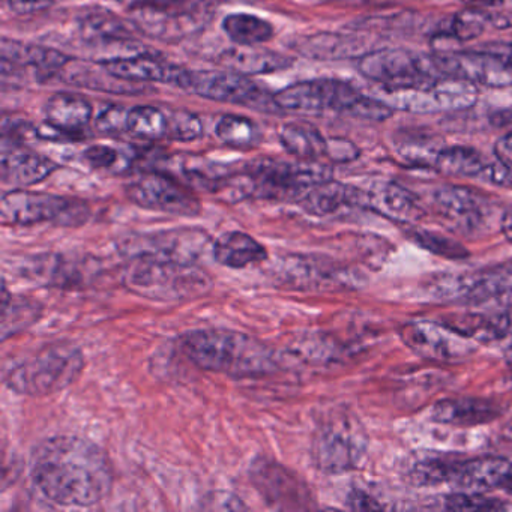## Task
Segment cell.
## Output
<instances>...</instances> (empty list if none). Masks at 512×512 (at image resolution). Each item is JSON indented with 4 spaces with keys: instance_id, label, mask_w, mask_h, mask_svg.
<instances>
[{
    "instance_id": "cell-13",
    "label": "cell",
    "mask_w": 512,
    "mask_h": 512,
    "mask_svg": "<svg viewBox=\"0 0 512 512\" xmlns=\"http://www.w3.org/2000/svg\"><path fill=\"white\" fill-rule=\"evenodd\" d=\"M400 335L413 352L440 362L461 361L475 352L478 343L449 323L431 320L406 323Z\"/></svg>"
},
{
    "instance_id": "cell-4",
    "label": "cell",
    "mask_w": 512,
    "mask_h": 512,
    "mask_svg": "<svg viewBox=\"0 0 512 512\" xmlns=\"http://www.w3.org/2000/svg\"><path fill=\"white\" fill-rule=\"evenodd\" d=\"M85 368V356L76 344L55 341L5 365V385L29 397L58 394L73 385Z\"/></svg>"
},
{
    "instance_id": "cell-49",
    "label": "cell",
    "mask_w": 512,
    "mask_h": 512,
    "mask_svg": "<svg viewBox=\"0 0 512 512\" xmlns=\"http://www.w3.org/2000/svg\"><path fill=\"white\" fill-rule=\"evenodd\" d=\"M5 7L17 16H34L55 5V0H4Z\"/></svg>"
},
{
    "instance_id": "cell-35",
    "label": "cell",
    "mask_w": 512,
    "mask_h": 512,
    "mask_svg": "<svg viewBox=\"0 0 512 512\" xmlns=\"http://www.w3.org/2000/svg\"><path fill=\"white\" fill-rule=\"evenodd\" d=\"M83 40L91 44L133 43L134 37L128 26L112 13L86 14L80 20Z\"/></svg>"
},
{
    "instance_id": "cell-25",
    "label": "cell",
    "mask_w": 512,
    "mask_h": 512,
    "mask_svg": "<svg viewBox=\"0 0 512 512\" xmlns=\"http://www.w3.org/2000/svg\"><path fill=\"white\" fill-rule=\"evenodd\" d=\"M299 205L314 217H331L352 206H367V193L331 179L308 191Z\"/></svg>"
},
{
    "instance_id": "cell-33",
    "label": "cell",
    "mask_w": 512,
    "mask_h": 512,
    "mask_svg": "<svg viewBox=\"0 0 512 512\" xmlns=\"http://www.w3.org/2000/svg\"><path fill=\"white\" fill-rule=\"evenodd\" d=\"M296 49L305 58L316 61H340L353 58L362 49V44L356 38L346 35L319 34L302 38Z\"/></svg>"
},
{
    "instance_id": "cell-39",
    "label": "cell",
    "mask_w": 512,
    "mask_h": 512,
    "mask_svg": "<svg viewBox=\"0 0 512 512\" xmlns=\"http://www.w3.org/2000/svg\"><path fill=\"white\" fill-rule=\"evenodd\" d=\"M65 70L70 71L67 82L76 83L82 88L97 89V91L110 92V94H136L140 89L134 88L136 83L118 79L112 76L103 65L100 68L74 67L71 68V62Z\"/></svg>"
},
{
    "instance_id": "cell-52",
    "label": "cell",
    "mask_w": 512,
    "mask_h": 512,
    "mask_svg": "<svg viewBox=\"0 0 512 512\" xmlns=\"http://www.w3.org/2000/svg\"><path fill=\"white\" fill-rule=\"evenodd\" d=\"M494 155L503 166H512V131L497 140L494 145Z\"/></svg>"
},
{
    "instance_id": "cell-6",
    "label": "cell",
    "mask_w": 512,
    "mask_h": 512,
    "mask_svg": "<svg viewBox=\"0 0 512 512\" xmlns=\"http://www.w3.org/2000/svg\"><path fill=\"white\" fill-rule=\"evenodd\" d=\"M89 214V206L82 200L25 188L7 191L0 199V220L4 226L55 223L73 227L85 224Z\"/></svg>"
},
{
    "instance_id": "cell-59",
    "label": "cell",
    "mask_w": 512,
    "mask_h": 512,
    "mask_svg": "<svg viewBox=\"0 0 512 512\" xmlns=\"http://www.w3.org/2000/svg\"><path fill=\"white\" fill-rule=\"evenodd\" d=\"M325 2H328V0H325ZM337 2H362V0H337Z\"/></svg>"
},
{
    "instance_id": "cell-15",
    "label": "cell",
    "mask_w": 512,
    "mask_h": 512,
    "mask_svg": "<svg viewBox=\"0 0 512 512\" xmlns=\"http://www.w3.org/2000/svg\"><path fill=\"white\" fill-rule=\"evenodd\" d=\"M364 451V439L355 428L347 424L329 425L314 439V461L316 466L326 473H341L355 469Z\"/></svg>"
},
{
    "instance_id": "cell-10",
    "label": "cell",
    "mask_w": 512,
    "mask_h": 512,
    "mask_svg": "<svg viewBox=\"0 0 512 512\" xmlns=\"http://www.w3.org/2000/svg\"><path fill=\"white\" fill-rule=\"evenodd\" d=\"M214 245L208 233L199 229L163 230L133 236L124 242L125 256L151 257V259L172 260V262L200 265L211 256Z\"/></svg>"
},
{
    "instance_id": "cell-53",
    "label": "cell",
    "mask_w": 512,
    "mask_h": 512,
    "mask_svg": "<svg viewBox=\"0 0 512 512\" xmlns=\"http://www.w3.org/2000/svg\"><path fill=\"white\" fill-rule=\"evenodd\" d=\"M487 172L488 179L494 184L512 188V166H503V164L497 163L496 166L488 167Z\"/></svg>"
},
{
    "instance_id": "cell-38",
    "label": "cell",
    "mask_w": 512,
    "mask_h": 512,
    "mask_svg": "<svg viewBox=\"0 0 512 512\" xmlns=\"http://www.w3.org/2000/svg\"><path fill=\"white\" fill-rule=\"evenodd\" d=\"M128 133L149 142L169 139V112L154 106L133 107L128 113Z\"/></svg>"
},
{
    "instance_id": "cell-43",
    "label": "cell",
    "mask_w": 512,
    "mask_h": 512,
    "mask_svg": "<svg viewBox=\"0 0 512 512\" xmlns=\"http://www.w3.org/2000/svg\"><path fill=\"white\" fill-rule=\"evenodd\" d=\"M169 140L194 142L203 136V124L199 116L188 110H169Z\"/></svg>"
},
{
    "instance_id": "cell-16",
    "label": "cell",
    "mask_w": 512,
    "mask_h": 512,
    "mask_svg": "<svg viewBox=\"0 0 512 512\" xmlns=\"http://www.w3.org/2000/svg\"><path fill=\"white\" fill-rule=\"evenodd\" d=\"M59 169L58 163L13 140L2 142L0 178L14 188L32 187L46 181Z\"/></svg>"
},
{
    "instance_id": "cell-14",
    "label": "cell",
    "mask_w": 512,
    "mask_h": 512,
    "mask_svg": "<svg viewBox=\"0 0 512 512\" xmlns=\"http://www.w3.org/2000/svg\"><path fill=\"white\" fill-rule=\"evenodd\" d=\"M250 481L271 508L278 511L308 508L310 494L304 482L272 458L257 457L251 463Z\"/></svg>"
},
{
    "instance_id": "cell-27",
    "label": "cell",
    "mask_w": 512,
    "mask_h": 512,
    "mask_svg": "<svg viewBox=\"0 0 512 512\" xmlns=\"http://www.w3.org/2000/svg\"><path fill=\"white\" fill-rule=\"evenodd\" d=\"M496 404L482 398H449L431 409L430 418L452 427H473L499 418Z\"/></svg>"
},
{
    "instance_id": "cell-34",
    "label": "cell",
    "mask_w": 512,
    "mask_h": 512,
    "mask_svg": "<svg viewBox=\"0 0 512 512\" xmlns=\"http://www.w3.org/2000/svg\"><path fill=\"white\" fill-rule=\"evenodd\" d=\"M224 34L236 46L254 47L272 40L274 26L254 14L233 13L224 17L221 23Z\"/></svg>"
},
{
    "instance_id": "cell-48",
    "label": "cell",
    "mask_w": 512,
    "mask_h": 512,
    "mask_svg": "<svg viewBox=\"0 0 512 512\" xmlns=\"http://www.w3.org/2000/svg\"><path fill=\"white\" fill-rule=\"evenodd\" d=\"M358 146L350 140L343 139V137H331L328 139V149H326V158L332 163H350L359 157Z\"/></svg>"
},
{
    "instance_id": "cell-36",
    "label": "cell",
    "mask_w": 512,
    "mask_h": 512,
    "mask_svg": "<svg viewBox=\"0 0 512 512\" xmlns=\"http://www.w3.org/2000/svg\"><path fill=\"white\" fill-rule=\"evenodd\" d=\"M437 172L455 178H475L487 172L484 157L469 146H451L443 148L434 163Z\"/></svg>"
},
{
    "instance_id": "cell-41",
    "label": "cell",
    "mask_w": 512,
    "mask_h": 512,
    "mask_svg": "<svg viewBox=\"0 0 512 512\" xmlns=\"http://www.w3.org/2000/svg\"><path fill=\"white\" fill-rule=\"evenodd\" d=\"M488 23H490V14L469 8V10L460 11L452 17L449 22L448 34L460 43L472 41L484 34Z\"/></svg>"
},
{
    "instance_id": "cell-3",
    "label": "cell",
    "mask_w": 512,
    "mask_h": 512,
    "mask_svg": "<svg viewBox=\"0 0 512 512\" xmlns=\"http://www.w3.org/2000/svg\"><path fill=\"white\" fill-rule=\"evenodd\" d=\"M332 169L319 161H254L239 175H230L220 194L229 200L254 199L299 202L308 191L331 181Z\"/></svg>"
},
{
    "instance_id": "cell-28",
    "label": "cell",
    "mask_w": 512,
    "mask_h": 512,
    "mask_svg": "<svg viewBox=\"0 0 512 512\" xmlns=\"http://www.w3.org/2000/svg\"><path fill=\"white\" fill-rule=\"evenodd\" d=\"M212 256L221 266L230 269H245L269 259L268 248L241 230L224 233L218 238L214 242Z\"/></svg>"
},
{
    "instance_id": "cell-12",
    "label": "cell",
    "mask_w": 512,
    "mask_h": 512,
    "mask_svg": "<svg viewBox=\"0 0 512 512\" xmlns=\"http://www.w3.org/2000/svg\"><path fill=\"white\" fill-rule=\"evenodd\" d=\"M127 196L134 205L148 211L178 217H197L202 203L193 188L163 172H146L127 185Z\"/></svg>"
},
{
    "instance_id": "cell-57",
    "label": "cell",
    "mask_w": 512,
    "mask_h": 512,
    "mask_svg": "<svg viewBox=\"0 0 512 512\" xmlns=\"http://www.w3.org/2000/svg\"><path fill=\"white\" fill-rule=\"evenodd\" d=\"M497 50L503 53L509 61L512 62V43L511 44H496Z\"/></svg>"
},
{
    "instance_id": "cell-7",
    "label": "cell",
    "mask_w": 512,
    "mask_h": 512,
    "mask_svg": "<svg viewBox=\"0 0 512 512\" xmlns=\"http://www.w3.org/2000/svg\"><path fill=\"white\" fill-rule=\"evenodd\" d=\"M358 70L365 79L386 89L416 88L440 79L434 56L416 55L403 49L365 53L359 58Z\"/></svg>"
},
{
    "instance_id": "cell-54",
    "label": "cell",
    "mask_w": 512,
    "mask_h": 512,
    "mask_svg": "<svg viewBox=\"0 0 512 512\" xmlns=\"http://www.w3.org/2000/svg\"><path fill=\"white\" fill-rule=\"evenodd\" d=\"M181 0H119V4L131 8V10H142V8H164L179 4Z\"/></svg>"
},
{
    "instance_id": "cell-23",
    "label": "cell",
    "mask_w": 512,
    "mask_h": 512,
    "mask_svg": "<svg viewBox=\"0 0 512 512\" xmlns=\"http://www.w3.org/2000/svg\"><path fill=\"white\" fill-rule=\"evenodd\" d=\"M451 481L473 491L502 490L512 493V466L500 457H482L457 463Z\"/></svg>"
},
{
    "instance_id": "cell-17",
    "label": "cell",
    "mask_w": 512,
    "mask_h": 512,
    "mask_svg": "<svg viewBox=\"0 0 512 512\" xmlns=\"http://www.w3.org/2000/svg\"><path fill=\"white\" fill-rule=\"evenodd\" d=\"M2 71L32 70L38 82L61 76L71 59L65 53L4 38L0 44Z\"/></svg>"
},
{
    "instance_id": "cell-26",
    "label": "cell",
    "mask_w": 512,
    "mask_h": 512,
    "mask_svg": "<svg viewBox=\"0 0 512 512\" xmlns=\"http://www.w3.org/2000/svg\"><path fill=\"white\" fill-rule=\"evenodd\" d=\"M217 64L226 70L250 77L287 70L292 67L293 59L272 50L256 49V46H238L221 53Z\"/></svg>"
},
{
    "instance_id": "cell-20",
    "label": "cell",
    "mask_w": 512,
    "mask_h": 512,
    "mask_svg": "<svg viewBox=\"0 0 512 512\" xmlns=\"http://www.w3.org/2000/svg\"><path fill=\"white\" fill-rule=\"evenodd\" d=\"M164 8H142L134 11V23L155 40H181L205 25L202 11Z\"/></svg>"
},
{
    "instance_id": "cell-22",
    "label": "cell",
    "mask_w": 512,
    "mask_h": 512,
    "mask_svg": "<svg viewBox=\"0 0 512 512\" xmlns=\"http://www.w3.org/2000/svg\"><path fill=\"white\" fill-rule=\"evenodd\" d=\"M275 275L287 286L298 290L331 289L347 283L341 278V272L299 254L283 257L280 268L275 269Z\"/></svg>"
},
{
    "instance_id": "cell-2",
    "label": "cell",
    "mask_w": 512,
    "mask_h": 512,
    "mask_svg": "<svg viewBox=\"0 0 512 512\" xmlns=\"http://www.w3.org/2000/svg\"><path fill=\"white\" fill-rule=\"evenodd\" d=\"M181 349L196 367L232 379H257L277 373L280 356L244 332L199 329L182 335Z\"/></svg>"
},
{
    "instance_id": "cell-45",
    "label": "cell",
    "mask_w": 512,
    "mask_h": 512,
    "mask_svg": "<svg viewBox=\"0 0 512 512\" xmlns=\"http://www.w3.org/2000/svg\"><path fill=\"white\" fill-rule=\"evenodd\" d=\"M446 509L451 511H497L503 505L497 499L482 496L479 493H455L445 499Z\"/></svg>"
},
{
    "instance_id": "cell-24",
    "label": "cell",
    "mask_w": 512,
    "mask_h": 512,
    "mask_svg": "<svg viewBox=\"0 0 512 512\" xmlns=\"http://www.w3.org/2000/svg\"><path fill=\"white\" fill-rule=\"evenodd\" d=\"M47 125L65 136L82 134L94 118V107L88 98L71 92L53 95L44 107Z\"/></svg>"
},
{
    "instance_id": "cell-9",
    "label": "cell",
    "mask_w": 512,
    "mask_h": 512,
    "mask_svg": "<svg viewBox=\"0 0 512 512\" xmlns=\"http://www.w3.org/2000/svg\"><path fill=\"white\" fill-rule=\"evenodd\" d=\"M181 89L199 95L206 100L235 106L254 107L260 112L280 109L274 97L263 92L259 85L244 74L235 71H188Z\"/></svg>"
},
{
    "instance_id": "cell-55",
    "label": "cell",
    "mask_w": 512,
    "mask_h": 512,
    "mask_svg": "<svg viewBox=\"0 0 512 512\" xmlns=\"http://www.w3.org/2000/svg\"><path fill=\"white\" fill-rule=\"evenodd\" d=\"M500 230H502L506 241L512 244V206H509V208L503 212L502 220H500Z\"/></svg>"
},
{
    "instance_id": "cell-1",
    "label": "cell",
    "mask_w": 512,
    "mask_h": 512,
    "mask_svg": "<svg viewBox=\"0 0 512 512\" xmlns=\"http://www.w3.org/2000/svg\"><path fill=\"white\" fill-rule=\"evenodd\" d=\"M31 476L50 503L71 508L97 505L113 485L112 464L106 452L77 436L43 440L32 452Z\"/></svg>"
},
{
    "instance_id": "cell-11",
    "label": "cell",
    "mask_w": 512,
    "mask_h": 512,
    "mask_svg": "<svg viewBox=\"0 0 512 512\" xmlns=\"http://www.w3.org/2000/svg\"><path fill=\"white\" fill-rule=\"evenodd\" d=\"M362 94L349 83L334 79L293 83L274 95L281 110L301 113L338 112L352 116Z\"/></svg>"
},
{
    "instance_id": "cell-58",
    "label": "cell",
    "mask_w": 512,
    "mask_h": 512,
    "mask_svg": "<svg viewBox=\"0 0 512 512\" xmlns=\"http://www.w3.org/2000/svg\"><path fill=\"white\" fill-rule=\"evenodd\" d=\"M506 361L512 365V344L508 347V350H506Z\"/></svg>"
},
{
    "instance_id": "cell-47",
    "label": "cell",
    "mask_w": 512,
    "mask_h": 512,
    "mask_svg": "<svg viewBox=\"0 0 512 512\" xmlns=\"http://www.w3.org/2000/svg\"><path fill=\"white\" fill-rule=\"evenodd\" d=\"M128 113L124 106H109L95 118V130L103 134L128 133Z\"/></svg>"
},
{
    "instance_id": "cell-18",
    "label": "cell",
    "mask_w": 512,
    "mask_h": 512,
    "mask_svg": "<svg viewBox=\"0 0 512 512\" xmlns=\"http://www.w3.org/2000/svg\"><path fill=\"white\" fill-rule=\"evenodd\" d=\"M439 289L449 298L467 302L496 298L512 290V262L502 263L476 274L448 278L440 283Z\"/></svg>"
},
{
    "instance_id": "cell-31",
    "label": "cell",
    "mask_w": 512,
    "mask_h": 512,
    "mask_svg": "<svg viewBox=\"0 0 512 512\" xmlns=\"http://www.w3.org/2000/svg\"><path fill=\"white\" fill-rule=\"evenodd\" d=\"M280 142L298 160L319 161L326 157L328 139L308 122H292L280 130Z\"/></svg>"
},
{
    "instance_id": "cell-40",
    "label": "cell",
    "mask_w": 512,
    "mask_h": 512,
    "mask_svg": "<svg viewBox=\"0 0 512 512\" xmlns=\"http://www.w3.org/2000/svg\"><path fill=\"white\" fill-rule=\"evenodd\" d=\"M445 148L437 137L431 134H409V136L401 137L398 143V151L404 160L412 161L415 164H431L436 163L437 155Z\"/></svg>"
},
{
    "instance_id": "cell-56",
    "label": "cell",
    "mask_w": 512,
    "mask_h": 512,
    "mask_svg": "<svg viewBox=\"0 0 512 512\" xmlns=\"http://www.w3.org/2000/svg\"><path fill=\"white\" fill-rule=\"evenodd\" d=\"M490 25L494 28H512V13L490 14Z\"/></svg>"
},
{
    "instance_id": "cell-60",
    "label": "cell",
    "mask_w": 512,
    "mask_h": 512,
    "mask_svg": "<svg viewBox=\"0 0 512 512\" xmlns=\"http://www.w3.org/2000/svg\"><path fill=\"white\" fill-rule=\"evenodd\" d=\"M479 2H487V0H479Z\"/></svg>"
},
{
    "instance_id": "cell-37",
    "label": "cell",
    "mask_w": 512,
    "mask_h": 512,
    "mask_svg": "<svg viewBox=\"0 0 512 512\" xmlns=\"http://www.w3.org/2000/svg\"><path fill=\"white\" fill-rule=\"evenodd\" d=\"M220 142L230 148L253 149L262 143L263 133L256 121L242 115H224L215 127Z\"/></svg>"
},
{
    "instance_id": "cell-32",
    "label": "cell",
    "mask_w": 512,
    "mask_h": 512,
    "mask_svg": "<svg viewBox=\"0 0 512 512\" xmlns=\"http://www.w3.org/2000/svg\"><path fill=\"white\" fill-rule=\"evenodd\" d=\"M43 305L25 296L11 295L7 284L2 290V341L14 335L22 334L40 319Z\"/></svg>"
},
{
    "instance_id": "cell-8",
    "label": "cell",
    "mask_w": 512,
    "mask_h": 512,
    "mask_svg": "<svg viewBox=\"0 0 512 512\" xmlns=\"http://www.w3.org/2000/svg\"><path fill=\"white\" fill-rule=\"evenodd\" d=\"M389 106L404 112H460L475 106L478 85L458 77H440L416 88L388 89Z\"/></svg>"
},
{
    "instance_id": "cell-46",
    "label": "cell",
    "mask_w": 512,
    "mask_h": 512,
    "mask_svg": "<svg viewBox=\"0 0 512 512\" xmlns=\"http://www.w3.org/2000/svg\"><path fill=\"white\" fill-rule=\"evenodd\" d=\"M86 163L95 170H113L122 166L125 155L121 149L109 145H94L83 154Z\"/></svg>"
},
{
    "instance_id": "cell-30",
    "label": "cell",
    "mask_w": 512,
    "mask_h": 512,
    "mask_svg": "<svg viewBox=\"0 0 512 512\" xmlns=\"http://www.w3.org/2000/svg\"><path fill=\"white\" fill-rule=\"evenodd\" d=\"M367 206L398 223H413L422 215L416 197L395 182H385L367 193Z\"/></svg>"
},
{
    "instance_id": "cell-21",
    "label": "cell",
    "mask_w": 512,
    "mask_h": 512,
    "mask_svg": "<svg viewBox=\"0 0 512 512\" xmlns=\"http://www.w3.org/2000/svg\"><path fill=\"white\" fill-rule=\"evenodd\" d=\"M437 212L460 230L475 229L487 217V202L466 187H443L434 194Z\"/></svg>"
},
{
    "instance_id": "cell-29",
    "label": "cell",
    "mask_w": 512,
    "mask_h": 512,
    "mask_svg": "<svg viewBox=\"0 0 512 512\" xmlns=\"http://www.w3.org/2000/svg\"><path fill=\"white\" fill-rule=\"evenodd\" d=\"M32 274L37 278H43L50 286L68 287L76 289L88 283V278L97 269L92 268L91 260L65 257L62 254L56 256L37 257Z\"/></svg>"
},
{
    "instance_id": "cell-5",
    "label": "cell",
    "mask_w": 512,
    "mask_h": 512,
    "mask_svg": "<svg viewBox=\"0 0 512 512\" xmlns=\"http://www.w3.org/2000/svg\"><path fill=\"white\" fill-rule=\"evenodd\" d=\"M122 283L131 293L160 302L200 298L212 289L202 266L151 257H130Z\"/></svg>"
},
{
    "instance_id": "cell-44",
    "label": "cell",
    "mask_w": 512,
    "mask_h": 512,
    "mask_svg": "<svg viewBox=\"0 0 512 512\" xmlns=\"http://www.w3.org/2000/svg\"><path fill=\"white\" fill-rule=\"evenodd\" d=\"M457 463L445 460L422 461L413 469V481L421 485L437 484V482L451 481Z\"/></svg>"
},
{
    "instance_id": "cell-50",
    "label": "cell",
    "mask_w": 512,
    "mask_h": 512,
    "mask_svg": "<svg viewBox=\"0 0 512 512\" xmlns=\"http://www.w3.org/2000/svg\"><path fill=\"white\" fill-rule=\"evenodd\" d=\"M206 505L205 508L208 509H230V511H238V509H248L247 505H244L242 499H239L238 496H235L233 493H229V491H217V493H212L208 499L205 500Z\"/></svg>"
},
{
    "instance_id": "cell-19",
    "label": "cell",
    "mask_w": 512,
    "mask_h": 512,
    "mask_svg": "<svg viewBox=\"0 0 512 512\" xmlns=\"http://www.w3.org/2000/svg\"><path fill=\"white\" fill-rule=\"evenodd\" d=\"M112 76L125 82L166 83L181 88L187 70L152 55L121 56L100 62Z\"/></svg>"
},
{
    "instance_id": "cell-51",
    "label": "cell",
    "mask_w": 512,
    "mask_h": 512,
    "mask_svg": "<svg viewBox=\"0 0 512 512\" xmlns=\"http://www.w3.org/2000/svg\"><path fill=\"white\" fill-rule=\"evenodd\" d=\"M347 505L350 509L356 511H371V509H382V505L377 503L370 494L362 490H353L347 497Z\"/></svg>"
},
{
    "instance_id": "cell-42",
    "label": "cell",
    "mask_w": 512,
    "mask_h": 512,
    "mask_svg": "<svg viewBox=\"0 0 512 512\" xmlns=\"http://www.w3.org/2000/svg\"><path fill=\"white\" fill-rule=\"evenodd\" d=\"M409 235L419 247L436 254V256L443 257V259L460 260L469 256L466 248L455 239L446 238V236L437 235L428 230H410Z\"/></svg>"
}]
</instances>
